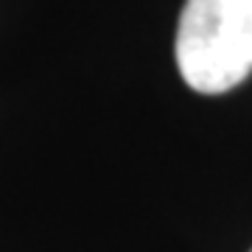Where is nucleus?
Wrapping results in <instances>:
<instances>
[{"label":"nucleus","instance_id":"obj_1","mask_svg":"<svg viewBox=\"0 0 252 252\" xmlns=\"http://www.w3.org/2000/svg\"><path fill=\"white\" fill-rule=\"evenodd\" d=\"M174 54L190 90L238 87L252 73V0H185Z\"/></svg>","mask_w":252,"mask_h":252}]
</instances>
